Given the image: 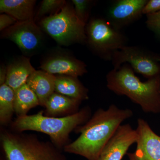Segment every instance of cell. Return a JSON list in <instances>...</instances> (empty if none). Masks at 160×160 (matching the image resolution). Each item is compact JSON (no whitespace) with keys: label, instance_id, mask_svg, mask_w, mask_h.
Listing matches in <instances>:
<instances>
[{"label":"cell","instance_id":"cell-1","mask_svg":"<svg viewBox=\"0 0 160 160\" xmlns=\"http://www.w3.org/2000/svg\"><path fill=\"white\" fill-rule=\"evenodd\" d=\"M133 115L129 109L112 104L106 110L98 109L90 119L75 130L80 136L66 145L63 151L81 156L87 160H98L101 152L121 124Z\"/></svg>","mask_w":160,"mask_h":160},{"label":"cell","instance_id":"cell-2","mask_svg":"<svg viewBox=\"0 0 160 160\" xmlns=\"http://www.w3.org/2000/svg\"><path fill=\"white\" fill-rule=\"evenodd\" d=\"M92 117V110L87 106L74 114L62 117L44 115L41 110L36 114L18 117L10 124L12 131L23 132L33 131L48 135L51 142L63 150L69 143V135L78 127L86 124Z\"/></svg>","mask_w":160,"mask_h":160},{"label":"cell","instance_id":"cell-3","mask_svg":"<svg viewBox=\"0 0 160 160\" xmlns=\"http://www.w3.org/2000/svg\"><path fill=\"white\" fill-rule=\"evenodd\" d=\"M107 87L118 95L126 96L146 113L160 112V76L142 82L129 64L112 69L106 75Z\"/></svg>","mask_w":160,"mask_h":160},{"label":"cell","instance_id":"cell-4","mask_svg":"<svg viewBox=\"0 0 160 160\" xmlns=\"http://www.w3.org/2000/svg\"><path fill=\"white\" fill-rule=\"evenodd\" d=\"M0 140L2 153L7 160H67L63 150L36 135L2 128Z\"/></svg>","mask_w":160,"mask_h":160},{"label":"cell","instance_id":"cell-5","mask_svg":"<svg viewBox=\"0 0 160 160\" xmlns=\"http://www.w3.org/2000/svg\"><path fill=\"white\" fill-rule=\"evenodd\" d=\"M40 25L44 31L63 46L86 42V25L77 17L74 9L68 5L58 13L43 18Z\"/></svg>","mask_w":160,"mask_h":160},{"label":"cell","instance_id":"cell-6","mask_svg":"<svg viewBox=\"0 0 160 160\" xmlns=\"http://www.w3.org/2000/svg\"><path fill=\"white\" fill-rule=\"evenodd\" d=\"M86 42L101 58L111 61L115 52L127 46V38L108 20L94 18L86 26Z\"/></svg>","mask_w":160,"mask_h":160},{"label":"cell","instance_id":"cell-7","mask_svg":"<svg viewBox=\"0 0 160 160\" xmlns=\"http://www.w3.org/2000/svg\"><path fill=\"white\" fill-rule=\"evenodd\" d=\"M111 62L115 70L127 63L134 72L148 79L160 76V54L139 46H125L115 52Z\"/></svg>","mask_w":160,"mask_h":160},{"label":"cell","instance_id":"cell-8","mask_svg":"<svg viewBox=\"0 0 160 160\" xmlns=\"http://www.w3.org/2000/svg\"><path fill=\"white\" fill-rule=\"evenodd\" d=\"M3 36L15 43L23 53L30 54L38 50L42 41V33L33 19L18 22L5 29Z\"/></svg>","mask_w":160,"mask_h":160},{"label":"cell","instance_id":"cell-9","mask_svg":"<svg viewBox=\"0 0 160 160\" xmlns=\"http://www.w3.org/2000/svg\"><path fill=\"white\" fill-rule=\"evenodd\" d=\"M137 147L127 153L129 160H160V136L154 132L146 121L138 119Z\"/></svg>","mask_w":160,"mask_h":160},{"label":"cell","instance_id":"cell-10","mask_svg":"<svg viewBox=\"0 0 160 160\" xmlns=\"http://www.w3.org/2000/svg\"><path fill=\"white\" fill-rule=\"evenodd\" d=\"M149 0H118L110 6L108 21L118 30L138 20Z\"/></svg>","mask_w":160,"mask_h":160},{"label":"cell","instance_id":"cell-11","mask_svg":"<svg viewBox=\"0 0 160 160\" xmlns=\"http://www.w3.org/2000/svg\"><path fill=\"white\" fill-rule=\"evenodd\" d=\"M136 140V129L129 124L121 125L103 148L98 160H122Z\"/></svg>","mask_w":160,"mask_h":160},{"label":"cell","instance_id":"cell-12","mask_svg":"<svg viewBox=\"0 0 160 160\" xmlns=\"http://www.w3.org/2000/svg\"><path fill=\"white\" fill-rule=\"evenodd\" d=\"M84 62L65 55H58L45 60L40 68L52 74L66 75L78 78L87 72Z\"/></svg>","mask_w":160,"mask_h":160},{"label":"cell","instance_id":"cell-13","mask_svg":"<svg viewBox=\"0 0 160 160\" xmlns=\"http://www.w3.org/2000/svg\"><path fill=\"white\" fill-rule=\"evenodd\" d=\"M56 76L43 70H36L26 84L36 95L40 106L45 107L46 102L55 92Z\"/></svg>","mask_w":160,"mask_h":160},{"label":"cell","instance_id":"cell-14","mask_svg":"<svg viewBox=\"0 0 160 160\" xmlns=\"http://www.w3.org/2000/svg\"><path fill=\"white\" fill-rule=\"evenodd\" d=\"M82 102L55 92L46 102L44 115L52 117H62L79 111Z\"/></svg>","mask_w":160,"mask_h":160},{"label":"cell","instance_id":"cell-15","mask_svg":"<svg viewBox=\"0 0 160 160\" xmlns=\"http://www.w3.org/2000/svg\"><path fill=\"white\" fill-rule=\"evenodd\" d=\"M36 70L29 58L22 57L7 67L6 84L15 91L26 84L28 78Z\"/></svg>","mask_w":160,"mask_h":160},{"label":"cell","instance_id":"cell-16","mask_svg":"<svg viewBox=\"0 0 160 160\" xmlns=\"http://www.w3.org/2000/svg\"><path fill=\"white\" fill-rule=\"evenodd\" d=\"M55 92L81 102L89 98L88 89L78 78L69 76H56Z\"/></svg>","mask_w":160,"mask_h":160},{"label":"cell","instance_id":"cell-17","mask_svg":"<svg viewBox=\"0 0 160 160\" xmlns=\"http://www.w3.org/2000/svg\"><path fill=\"white\" fill-rule=\"evenodd\" d=\"M34 0H1L0 12L15 18L18 22L32 19Z\"/></svg>","mask_w":160,"mask_h":160},{"label":"cell","instance_id":"cell-18","mask_svg":"<svg viewBox=\"0 0 160 160\" xmlns=\"http://www.w3.org/2000/svg\"><path fill=\"white\" fill-rule=\"evenodd\" d=\"M14 92L15 113L17 117L26 115L30 109L40 106L37 96L26 83Z\"/></svg>","mask_w":160,"mask_h":160},{"label":"cell","instance_id":"cell-19","mask_svg":"<svg viewBox=\"0 0 160 160\" xmlns=\"http://www.w3.org/2000/svg\"><path fill=\"white\" fill-rule=\"evenodd\" d=\"M14 91L6 83L0 86V124H11L14 110Z\"/></svg>","mask_w":160,"mask_h":160},{"label":"cell","instance_id":"cell-20","mask_svg":"<svg viewBox=\"0 0 160 160\" xmlns=\"http://www.w3.org/2000/svg\"><path fill=\"white\" fill-rule=\"evenodd\" d=\"M72 2L74 5V11L77 16L82 22L86 26L92 1L89 0H72Z\"/></svg>","mask_w":160,"mask_h":160},{"label":"cell","instance_id":"cell-21","mask_svg":"<svg viewBox=\"0 0 160 160\" xmlns=\"http://www.w3.org/2000/svg\"><path fill=\"white\" fill-rule=\"evenodd\" d=\"M66 4V1L64 0H44L38 10L36 17H42L49 12L61 9Z\"/></svg>","mask_w":160,"mask_h":160},{"label":"cell","instance_id":"cell-22","mask_svg":"<svg viewBox=\"0 0 160 160\" xmlns=\"http://www.w3.org/2000/svg\"><path fill=\"white\" fill-rule=\"evenodd\" d=\"M147 28L160 38V11L146 15Z\"/></svg>","mask_w":160,"mask_h":160},{"label":"cell","instance_id":"cell-23","mask_svg":"<svg viewBox=\"0 0 160 160\" xmlns=\"http://www.w3.org/2000/svg\"><path fill=\"white\" fill-rule=\"evenodd\" d=\"M17 22V20L11 16L2 13L0 15V30L3 31L4 29H8Z\"/></svg>","mask_w":160,"mask_h":160},{"label":"cell","instance_id":"cell-24","mask_svg":"<svg viewBox=\"0 0 160 160\" xmlns=\"http://www.w3.org/2000/svg\"><path fill=\"white\" fill-rule=\"evenodd\" d=\"M160 11V0H149L143 9V14L146 15Z\"/></svg>","mask_w":160,"mask_h":160},{"label":"cell","instance_id":"cell-25","mask_svg":"<svg viewBox=\"0 0 160 160\" xmlns=\"http://www.w3.org/2000/svg\"><path fill=\"white\" fill-rule=\"evenodd\" d=\"M7 67L1 66L0 69V85L6 83V76H7Z\"/></svg>","mask_w":160,"mask_h":160},{"label":"cell","instance_id":"cell-26","mask_svg":"<svg viewBox=\"0 0 160 160\" xmlns=\"http://www.w3.org/2000/svg\"><path fill=\"white\" fill-rule=\"evenodd\" d=\"M0 160H7V159L2 153V155H1V157H0Z\"/></svg>","mask_w":160,"mask_h":160},{"label":"cell","instance_id":"cell-27","mask_svg":"<svg viewBox=\"0 0 160 160\" xmlns=\"http://www.w3.org/2000/svg\"></svg>","mask_w":160,"mask_h":160},{"label":"cell","instance_id":"cell-28","mask_svg":"<svg viewBox=\"0 0 160 160\" xmlns=\"http://www.w3.org/2000/svg\"></svg>","mask_w":160,"mask_h":160}]
</instances>
